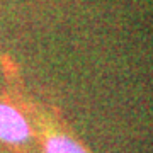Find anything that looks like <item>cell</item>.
Listing matches in <instances>:
<instances>
[{
    "instance_id": "7a4b0ae2",
    "label": "cell",
    "mask_w": 153,
    "mask_h": 153,
    "mask_svg": "<svg viewBox=\"0 0 153 153\" xmlns=\"http://www.w3.org/2000/svg\"><path fill=\"white\" fill-rule=\"evenodd\" d=\"M44 153H87L82 145L65 134H53L44 143Z\"/></svg>"
},
{
    "instance_id": "6da1fadb",
    "label": "cell",
    "mask_w": 153,
    "mask_h": 153,
    "mask_svg": "<svg viewBox=\"0 0 153 153\" xmlns=\"http://www.w3.org/2000/svg\"><path fill=\"white\" fill-rule=\"evenodd\" d=\"M33 138V128L27 117L16 105L0 100V143L24 145Z\"/></svg>"
}]
</instances>
